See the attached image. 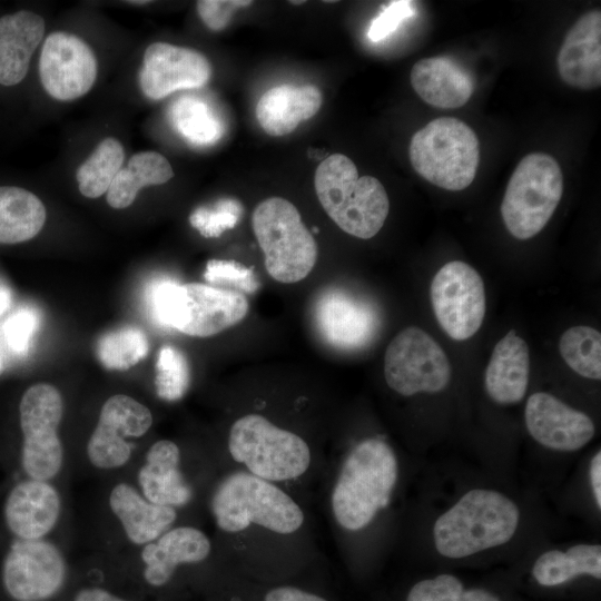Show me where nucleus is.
<instances>
[{"label":"nucleus","instance_id":"obj_1","mask_svg":"<svg viewBox=\"0 0 601 601\" xmlns=\"http://www.w3.org/2000/svg\"><path fill=\"white\" fill-rule=\"evenodd\" d=\"M397 476V459L386 442L375 437L358 442L346 455L332 491L337 524L351 532L368 526L388 505Z\"/></svg>","mask_w":601,"mask_h":601},{"label":"nucleus","instance_id":"obj_2","mask_svg":"<svg viewBox=\"0 0 601 601\" xmlns=\"http://www.w3.org/2000/svg\"><path fill=\"white\" fill-rule=\"evenodd\" d=\"M519 522V508L509 496L491 489H473L436 519L434 546L444 558H467L508 543Z\"/></svg>","mask_w":601,"mask_h":601},{"label":"nucleus","instance_id":"obj_3","mask_svg":"<svg viewBox=\"0 0 601 601\" xmlns=\"http://www.w3.org/2000/svg\"><path fill=\"white\" fill-rule=\"evenodd\" d=\"M314 185L322 207L345 233L368 239L383 227L390 211L387 193L377 178L358 177L347 156L325 158L316 169Z\"/></svg>","mask_w":601,"mask_h":601},{"label":"nucleus","instance_id":"obj_4","mask_svg":"<svg viewBox=\"0 0 601 601\" xmlns=\"http://www.w3.org/2000/svg\"><path fill=\"white\" fill-rule=\"evenodd\" d=\"M149 298L159 325L194 337L214 336L240 323L249 309L244 294L201 283L160 280Z\"/></svg>","mask_w":601,"mask_h":601},{"label":"nucleus","instance_id":"obj_5","mask_svg":"<svg viewBox=\"0 0 601 601\" xmlns=\"http://www.w3.org/2000/svg\"><path fill=\"white\" fill-rule=\"evenodd\" d=\"M210 509L217 526L228 533L242 532L254 524L290 534L304 523V512L289 494L248 472L227 475L216 487Z\"/></svg>","mask_w":601,"mask_h":601},{"label":"nucleus","instance_id":"obj_6","mask_svg":"<svg viewBox=\"0 0 601 601\" xmlns=\"http://www.w3.org/2000/svg\"><path fill=\"white\" fill-rule=\"evenodd\" d=\"M414 170L446 190H462L475 178L480 142L473 129L453 117H441L417 130L408 147Z\"/></svg>","mask_w":601,"mask_h":601},{"label":"nucleus","instance_id":"obj_7","mask_svg":"<svg viewBox=\"0 0 601 601\" xmlns=\"http://www.w3.org/2000/svg\"><path fill=\"white\" fill-rule=\"evenodd\" d=\"M228 451L246 472L272 483L302 476L312 461L304 439L259 414H247L234 422Z\"/></svg>","mask_w":601,"mask_h":601},{"label":"nucleus","instance_id":"obj_8","mask_svg":"<svg viewBox=\"0 0 601 601\" xmlns=\"http://www.w3.org/2000/svg\"><path fill=\"white\" fill-rule=\"evenodd\" d=\"M252 226L272 278L292 284L312 272L317 244L289 200L270 197L260 201L253 211Z\"/></svg>","mask_w":601,"mask_h":601},{"label":"nucleus","instance_id":"obj_9","mask_svg":"<svg viewBox=\"0 0 601 601\" xmlns=\"http://www.w3.org/2000/svg\"><path fill=\"white\" fill-rule=\"evenodd\" d=\"M563 193V176L550 155L532 152L515 167L501 204L509 233L518 239L539 234L552 217Z\"/></svg>","mask_w":601,"mask_h":601},{"label":"nucleus","instance_id":"obj_10","mask_svg":"<svg viewBox=\"0 0 601 601\" xmlns=\"http://www.w3.org/2000/svg\"><path fill=\"white\" fill-rule=\"evenodd\" d=\"M384 377L403 396L439 393L451 380V365L442 347L423 329L410 326L388 344Z\"/></svg>","mask_w":601,"mask_h":601},{"label":"nucleus","instance_id":"obj_11","mask_svg":"<svg viewBox=\"0 0 601 601\" xmlns=\"http://www.w3.org/2000/svg\"><path fill=\"white\" fill-rule=\"evenodd\" d=\"M19 411L23 469L33 480L51 479L59 472L63 459L57 434L63 412L60 392L47 383L32 385L24 392Z\"/></svg>","mask_w":601,"mask_h":601},{"label":"nucleus","instance_id":"obj_12","mask_svg":"<svg viewBox=\"0 0 601 601\" xmlns=\"http://www.w3.org/2000/svg\"><path fill=\"white\" fill-rule=\"evenodd\" d=\"M1 582L12 601H57L66 589L68 569L52 543L21 539L3 561Z\"/></svg>","mask_w":601,"mask_h":601},{"label":"nucleus","instance_id":"obj_13","mask_svg":"<svg viewBox=\"0 0 601 601\" xmlns=\"http://www.w3.org/2000/svg\"><path fill=\"white\" fill-rule=\"evenodd\" d=\"M430 293L435 317L450 337L464 341L479 331L485 315V292L473 267L460 260L443 265Z\"/></svg>","mask_w":601,"mask_h":601},{"label":"nucleus","instance_id":"obj_14","mask_svg":"<svg viewBox=\"0 0 601 601\" xmlns=\"http://www.w3.org/2000/svg\"><path fill=\"white\" fill-rule=\"evenodd\" d=\"M313 319L319 337L328 346L345 352L368 346L382 323L372 300L337 287L319 293L314 302Z\"/></svg>","mask_w":601,"mask_h":601},{"label":"nucleus","instance_id":"obj_15","mask_svg":"<svg viewBox=\"0 0 601 601\" xmlns=\"http://www.w3.org/2000/svg\"><path fill=\"white\" fill-rule=\"evenodd\" d=\"M39 75L43 88L51 97L73 100L91 89L97 76V60L82 39L56 31L43 42Z\"/></svg>","mask_w":601,"mask_h":601},{"label":"nucleus","instance_id":"obj_16","mask_svg":"<svg viewBox=\"0 0 601 601\" xmlns=\"http://www.w3.org/2000/svg\"><path fill=\"white\" fill-rule=\"evenodd\" d=\"M151 424L152 415L144 404L124 394L109 397L101 407L98 424L88 441L90 462L101 469L126 464L131 447L125 439L142 436Z\"/></svg>","mask_w":601,"mask_h":601},{"label":"nucleus","instance_id":"obj_17","mask_svg":"<svg viewBox=\"0 0 601 601\" xmlns=\"http://www.w3.org/2000/svg\"><path fill=\"white\" fill-rule=\"evenodd\" d=\"M210 75V63L203 53L154 42L145 50L139 85L146 97L157 100L177 90L203 87Z\"/></svg>","mask_w":601,"mask_h":601},{"label":"nucleus","instance_id":"obj_18","mask_svg":"<svg viewBox=\"0 0 601 601\" xmlns=\"http://www.w3.org/2000/svg\"><path fill=\"white\" fill-rule=\"evenodd\" d=\"M524 421L534 441L560 452L578 451L595 434L589 415L545 392H536L528 398Z\"/></svg>","mask_w":601,"mask_h":601},{"label":"nucleus","instance_id":"obj_19","mask_svg":"<svg viewBox=\"0 0 601 601\" xmlns=\"http://www.w3.org/2000/svg\"><path fill=\"white\" fill-rule=\"evenodd\" d=\"M561 79L591 90L601 85V12L584 13L569 30L556 58Z\"/></svg>","mask_w":601,"mask_h":601},{"label":"nucleus","instance_id":"obj_20","mask_svg":"<svg viewBox=\"0 0 601 601\" xmlns=\"http://www.w3.org/2000/svg\"><path fill=\"white\" fill-rule=\"evenodd\" d=\"M210 550V541L203 531L193 526L169 529L141 552L144 582L162 588L173 580L179 565L203 562Z\"/></svg>","mask_w":601,"mask_h":601},{"label":"nucleus","instance_id":"obj_21","mask_svg":"<svg viewBox=\"0 0 601 601\" xmlns=\"http://www.w3.org/2000/svg\"><path fill=\"white\" fill-rule=\"evenodd\" d=\"M59 512L60 499L57 491L39 480L14 486L4 506L9 529L24 540H37L51 531Z\"/></svg>","mask_w":601,"mask_h":601},{"label":"nucleus","instance_id":"obj_22","mask_svg":"<svg viewBox=\"0 0 601 601\" xmlns=\"http://www.w3.org/2000/svg\"><path fill=\"white\" fill-rule=\"evenodd\" d=\"M410 80L422 100L443 109L462 107L474 91L470 72L449 57L418 60L411 70Z\"/></svg>","mask_w":601,"mask_h":601},{"label":"nucleus","instance_id":"obj_23","mask_svg":"<svg viewBox=\"0 0 601 601\" xmlns=\"http://www.w3.org/2000/svg\"><path fill=\"white\" fill-rule=\"evenodd\" d=\"M529 348L523 338L511 329L495 345L485 371V388L495 403L520 402L529 382Z\"/></svg>","mask_w":601,"mask_h":601},{"label":"nucleus","instance_id":"obj_24","mask_svg":"<svg viewBox=\"0 0 601 601\" xmlns=\"http://www.w3.org/2000/svg\"><path fill=\"white\" fill-rule=\"evenodd\" d=\"M45 33L43 19L31 11L0 18V83L13 86L28 72L31 56Z\"/></svg>","mask_w":601,"mask_h":601},{"label":"nucleus","instance_id":"obj_25","mask_svg":"<svg viewBox=\"0 0 601 601\" xmlns=\"http://www.w3.org/2000/svg\"><path fill=\"white\" fill-rule=\"evenodd\" d=\"M322 93L315 86L280 85L267 90L257 102L256 118L270 136H285L317 114Z\"/></svg>","mask_w":601,"mask_h":601},{"label":"nucleus","instance_id":"obj_26","mask_svg":"<svg viewBox=\"0 0 601 601\" xmlns=\"http://www.w3.org/2000/svg\"><path fill=\"white\" fill-rule=\"evenodd\" d=\"M180 452L176 443L160 440L154 443L140 469L138 482L151 503L179 506L191 499V489L179 470Z\"/></svg>","mask_w":601,"mask_h":601},{"label":"nucleus","instance_id":"obj_27","mask_svg":"<svg viewBox=\"0 0 601 601\" xmlns=\"http://www.w3.org/2000/svg\"><path fill=\"white\" fill-rule=\"evenodd\" d=\"M112 512L136 544L149 543L165 533L177 518L173 506L149 502L126 483L116 485L109 497Z\"/></svg>","mask_w":601,"mask_h":601},{"label":"nucleus","instance_id":"obj_28","mask_svg":"<svg viewBox=\"0 0 601 601\" xmlns=\"http://www.w3.org/2000/svg\"><path fill=\"white\" fill-rule=\"evenodd\" d=\"M534 580L542 587H556L579 575L601 579V545L580 543L542 553L532 566Z\"/></svg>","mask_w":601,"mask_h":601},{"label":"nucleus","instance_id":"obj_29","mask_svg":"<svg viewBox=\"0 0 601 601\" xmlns=\"http://www.w3.org/2000/svg\"><path fill=\"white\" fill-rule=\"evenodd\" d=\"M47 213L31 191L0 187V244H17L33 238L43 227Z\"/></svg>","mask_w":601,"mask_h":601},{"label":"nucleus","instance_id":"obj_30","mask_svg":"<svg viewBox=\"0 0 601 601\" xmlns=\"http://www.w3.org/2000/svg\"><path fill=\"white\" fill-rule=\"evenodd\" d=\"M173 176L174 170L165 156L156 151L138 152L115 176L107 190V203L116 209L126 208L142 187L165 184Z\"/></svg>","mask_w":601,"mask_h":601},{"label":"nucleus","instance_id":"obj_31","mask_svg":"<svg viewBox=\"0 0 601 601\" xmlns=\"http://www.w3.org/2000/svg\"><path fill=\"white\" fill-rule=\"evenodd\" d=\"M169 118L175 129L190 144L207 146L220 139L223 122L204 100L184 96L169 109Z\"/></svg>","mask_w":601,"mask_h":601},{"label":"nucleus","instance_id":"obj_32","mask_svg":"<svg viewBox=\"0 0 601 601\" xmlns=\"http://www.w3.org/2000/svg\"><path fill=\"white\" fill-rule=\"evenodd\" d=\"M124 158V147L117 139L108 137L100 141L76 173L80 193L88 198H97L107 193L121 169Z\"/></svg>","mask_w":601,"mask_h":601},{"label":"nucleus","instance_id":"obj_33","mask_svg":"<svg viewBox=\"0 0 601 601\" xmlns=\"http://www.w3.org/2000/svg\"><path fill=\"white\" fill-rule=\"evenodd\" d=\"M559 351L564 362L579 375L601 378V334L590 326H573L560 338Z\"/></svg>","mask_w":601,"mask_h":601},{"label":"nucleus","instance_id":"obj_34","mask_svg":"<svg viewBox=\"0 0 601 601\" xmlns=\"http://www.w3.org/2000/svg\"><path fill=\"white\" fill-rule=\"evenodd\" d=\"M149 349L146 334L126 326L102 335L96 346L97 357L108 370L125 371L140 362Z\"/></svg>","mask_w":601,"mask_h":601},{"label":"nucleus","instance_id":"obj_35","mask_svg":"<svg viewBox=\"0 0 601 601\" xmlns=\"http://www.w3.org/2000/svg\"><path fill=\"white\" fill-rule=\"evenodd\" d=\"M406 601H501L484 589H465L461 580L443 573L415 583L407 593Z\"/></svg>","mask_w":601,"mask_h":601},{"label":"nucleus","instance_id":"obj_36","mask_svg":"<svg viewBox=\"0 0 601 601\" xmlns=\"http://www.w3.org/2000/svg\"><path fill=\"white\" fill-rule=\"evenodd\" d=\"M190 381L185 354L173 345H162L156 361L155 385L159 397L166 401L180 398Z\"/></svg>","mask_w":601,"mask_h":601},{"label":"nucleus","instance_id":"obj_37","mask_svg":"<svg viewBox=\"0 0 601 601\" xmlns=\"http://www.w3.org/2000/svg\"><path fill=\"white\" fill-rule=\"evenodd\" d=\"M243 207L236 199H221L211 207H199L189 216L190 225L206 238L219 237L239 221Z\"/></svg>","mask_w":601,"mask_h":601},{"label":"nucleus","instance_id":"obj_38","mask_svg":"<svg viewBox=\"0 0 601 601\" xmlns=\"http://www.w3.org/2000/svg\"><path fill=\"white\" fill-rule=\"evenodd\" d=\"M204 278L210 286L229 285L233 290L253 294L259 283L252 268L235 260L210 259L206 264Z\"/></svg>","mask_w":601,"mask_h":601},{"label":"nucleus","instance_id":"obj_39","mask_svg":"<svg viewBox=\"0 0 601 601\" xmlns=\"http://www.w3.org/2000/svg\"><path fill=\"white\" fill-rule=\"evenodd\" d=\"M38 324L37 313L29 307H21L9 316L3 325V334L10 349L18 354L26 353Z\"/></svg>","mask_w":601,"mask_h":601},{"label":"nucleus","instance_id":"obj_40","mask_svg":"<svg viewBox=\"0 0 601 601\" xmlns=\"http://www.w3.org/2000/svg\"><path fill=\"white\" fill-rule=\"evenodd\" d=\"M414 14L412 2L392 1L382 12L372 21L367 37L377 42L385 39L400 27L407 18Z\"/></svg>","mask_w":601,"mask_h":601},{"label":"nucleus","instance_id":"obj_41","mask_svg":"<svg viewBox=\"0 0 601 601\" xmlns=\"http://www.w3.org/2000/svg\"><path fill=\"white\" fill-rule=\"evenodd\" d=\"M252 4L247 0H201L197 1V12L203 22L213 31L225 29L236 10Z\"/></svg>","mask_w":601,"mask_h":601},{"label":"nucleus","instance_id":"obj_42","mask_svg":"<svg viewBox=\"0 0 601 601\" xmlns=\"http://www.w3.org/2000/svg\"><path fill=\"white\" fill-rule=\"evenodd\" d=\"M264 601H327L324 598L295 587H278L269 590Z\"/></svg>","mask_w":601,"mask_h":601},{"label":"nucleus","instance_id":"obj_43","mask_svg":"<svg viewBox=\"0 0 601 601\" xmlns=\"http://www.w3.org/2000/svg\"><path fill=\"white\" fill-rule=\"evenodd\" d=\"M589 476L592 493L598 509H601V452L598 451L589 466Z\"/></svg>","mask_w":601,"mask_h":601},{"label":"nucleus","instance_id":"obj_44","mask_svg":"<svg viewBox=\"0 0 601 601\" xmlns=\"http://www.w3.org/2000/svg\"><path fill=\"white\" fill-rule=\"evenodd\" d=\"M12 300V292L9 285L0 278V315L4 313Z\"/></svg>","mask_w":601,"mask_h":601},{"label":"nucleus","instance_id":"obj_45","mask_svg":"<svg viewBox=\"0 0 601 601\" xmlns=\"http://www.w3.org/2000/svg\"><path fill=\"white\" fill-rule=\"evenodd\" d=\"M149 1H130V3H137V4H141V3H148Z\"/></svg>","mask_w":601,"mask_h":601},{"label":"nucleus","instance_id":"obj_46","mask_svg":"<svg viewBox=\"0 0 601 601\" xmlns=\"http://www.w3.org/2000/svg\"><path fill=\"white\" fill-rule=\"evenodd\" d=\"M292 3H303V1H292Z\"/></svg>","mask_w":601,"mask_h":601}]
</instances>
